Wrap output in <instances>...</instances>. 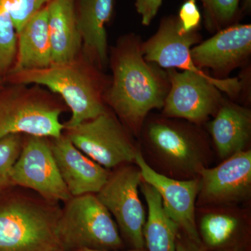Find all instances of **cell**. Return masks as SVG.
Instances as JSON below:
<instances>
[{"label":"cell","instance_id":"484cf974","mask_svg":"<svg viewBox=\"0 0 251 251\" xmlns=\"http://www.w3.org/2000/svg\"><path fill=\"white\" fill-rule=\"evenodd\" d=\"M177 18L180 27L184 32L198 30L202 16L196 4V0H186L181 5Z\"/></svg>","mask_w":251,"mask_h":251},{"label":"cell","instance_id":"4fadbf2b","mask_svg":"<svg viewBox=\"0 0 251 251\" xmlns=\"http://www.w3.org/2000/svg\"><path fill=\"white\" fill-rule=\"evenodd\" d=\"M196 221L206 251H251L250 211L240 205L196 207Z\"/></svg>","mask_w":251,"mask_h":251},{"label":"cell","instance_id":"7a4b0ae2","mask_svg":"<svg viewBox=\"0 0 251 251\" xmlns=\"http://www.w3.org/2000/svg\"><path fill=\"white\" fill-rule=\"evenodd\" d=\"M138 139L140 152L151 168L173 179L199 178L212 161L214 151L202 126L163 114H149Z\"/></svg>","mask_w":251,"mask_h":251},{"label":"cell","instance_id":"44dd1931","mask_svg":"<svg viewBox=\"0 0 251 251\" xmlns=\"http://www.w3.org/2000/svg\"><path fill=\"white\" fill-rule=\"evenodd\" d=\"M140 190L148 205V218L143 228L147 251H176V239L179 228L168 215L159 193L142 181Z\"/></svg>","mask_w":251,"mask_h":251},{"label":"cell","instance_id":"30bf717a","mask_svg":"<svg viewBox=\"0 0 251 251\" xmlns=\"http://www.w3.org/2000/svg\"><path fill=\"white\" fill-rule=\"evenodd\" d=\"M170 90L162 114L202 126L214 117L224 97L215 84L195 73L167 70Z\"/></svg>","mask_w":251,"mask_h":251},{"label":"cell","instance_id":"7c38bea8","mask_svg":"<svg viewBox=\"0 0 251 251\" xmlns=\"http://www.w3.org/2000/svg\"><path fill=\"white\" fill-rule=\"evenodd\" d=\"M199 179L196 207L248 202L251 196V150L235 153L214 168H203Z\"/></svg>","mask_w":251,"mask_h":251},{"label":"cell","instance_id":"ac0fdd59","mask_svg":"<svg viewBox=\"0 0 251 251\" xmlns=\"http://www.w3.org/2000/svg\"><path fill=\"white\" fill-rule=\"evenodd\" d=\"M206 129L218 156L222 161L249 150L251 137V111L224 99Z\"/></svg>","mask_w":251,"mask_h":251},{"label":"cell","instance_id":"d6986e66","mask_svg":"<svg viewBox=\"0 0 251 251\" xmlns=\"http://www.w3.org/2000/svg\"><path fill=\"white\" fill-rule=\"evenodd\" d=\"M48 9L52 64L72 62L80 55L82 49L74 0H52Z\"/></svg>","mask_w":251,"mask_h":251},{"label":"cell","instance_id":"8992f818","mask_svg":"<svg viewBox=\"0 0 251 251\" xmlns=\"http://www.w3.org/2000/svg\"><path fill=\"white\" fill-rule=\"evenodd\" d=\"M59 214L52 206L24 198L0 204V251H62Z\"/></svg>","mask_w":251,"mask_h":251},{"label":"cell","instance_id":"4316f807","mask_svg":"<svg viewBox=\"0 0 251 251\" xmlns=\"http://www.w3.org/2000/svg\"><path fill=\"white\" fill-rule=\"evenodd\" d=\"M163 0H135L137 11L141 16L142 24L149 26L156 17Z\"/></svg>","mask_w":251,"mask_h":251},{"label":"cell","instance_id":"cb8c5ba5","mask_svg":"<svg viewBox=\"0 0 251 251\" xmlns=\"http://www.w3.org/2000/svg\"><path fill=\"white\" fill-rule=\"evenodd\" d=\"M23 145L22 135L13 134L0 139V189L11 182V173Z\"/></svg>","mask_w":251,"mask_h":251},{"label":"cell","instance_id":"603a6c76","mask_svg":"<svg viewBox=\"0 0 251 251\" xmlns=\"http://www.w3.org/2000/svg\"><path fill=\"white\" fill-rule=\"evenodd\" d=\"M208 30L219 31L232 25L239 14L240 0H202Z\"/></svg>","mask_w":251,"mask_h":251},{"label":"cell","instance_id":"6da1fadb","mask_svg":"<svg viewBox=\"0 0 251 251\" xmlns=\"http://www.w3.org/2000/svg\"><path fill=\"white\" fill-rule=\"evenodd\" d=\"M142 41L135 34L120 38L110 56L112 77L104 101L133 136L153 110L163 108L170 90L168 73L148 62Z\"/></svg>","mask_w":251,"mask_h":251},{"label":"cell","instance_id":"ba28073f","mask_svg":"<svg viewBox=\"0 0 251 251\" xmlns=\"http://www.w3.org/2000/svg\"><path fill=\"white\" fill-rule=\"evenodd\" d=\"M201 42L198 30L184 32L177 16H169L161 20L158 30L148 41L142 43L143 56L148 62L161 69H179L202 75L212 81L221 92L230 98L237 97L242 84L237 77L217 78L196 67L191 59L192 46Z\"/></svg>","mask_w":251,"mask_h":251},{"label":"cell","instance_id":"9c48e42d","mask_svg":"<svg viewBox=\"0 0 251 251\" xmlns=\"http://www.w3.org/2000/svg\"><path fill=\"white\" fill-rule=\"evenodd\" d=\"M143 181L138 167L123 165L110 173L97 198L115 220L124 242L132 249H145L143 228L146 216L139 195Z\"/></svg>","mask_w":251,"mask_h":251},{"label":"cell","instance_id":"4dcf8cb0","mask_svg":"<svg viewBox=\"0 0 251 251\" xmlns=\"http://www.w3.org/2000/svg\"></svg>","mask_w":251,"mask_h":251},{"label":"cell","instance_id":"83f0119b","mask_svg":"<svg viewBox=\"0 0 251 251\" xmlns=\"http://www.w3.org/2000/svg\"><path fill=\"white\" fill-rule=\"evenodd\" d=\"M176 251H206L202 244L193 241L182 231L179 230L176 239Z\"/></svg>","mask_w":251,"mask_h":251},{"label":"cell","instance_id":"7402d4cb","mask_svg":"<svg viewBox=\"0 0 251 251\" xmlns=\"http://www.w3.org/2000/svg\"><path fill=\"white\" fill-rule=\"evenodd\" d=\"M12 0H0V76L11 70L17 54L18 36L11 16Z\"/></svg>","mask_w":251,"mask_h":251},{"label":"cell","instance_id":"e0dca14e","mask_svg":"<svg viewBox=\"0 0 251 251\" xmlns=\"http://www.w3.org/2000/svg\"><path fill=\"white\" fill-rule=\"evenodd\" d=\"M82 55L100 70L108 62L106 25L113 15L115 0H74Z\"/></svg>","mask_w":251,"mask_h":251},{"label":"cell","instance_id":"9a60e30c","mask_svg":"<svg viewBox=\"0 0 251 251\" xmlns=\"http://www.w3.org/2000/svg\"><path fill=\"white\" fill-rule=\"evenodd\" d=\"M251 53V25H232L191 49V59L199 69L213 71L217 78L228 75Z\"/></svg>","mask_w":251,"mask_h":251},{"label":"cell","instance_id":"f1b7e54d","mask_svg":"<svg viewBox=\"0 0 251 251\" xmlns=\"http://www.w3.org/2000/svg\"><path fill=\"white\" fill-rule=\"evenodd\" d=\"M75 251H147L146 249H143V250H138V249H129V250H113V251H105V250H95V249H83L80 250Z\"/></svg>","mask_w":251,"mask_h":251},{"label":"cell","instance_id":"3957f363","mask_svg":"<svg viewBox=\"0 0 251 251\" xmlns=\"http://www.w3.org/2000/svg\"><path fill=\"white\" fill-rule=\"evenodd\" d=\"M4 80L7 84L42 85L59 94L72 111L65 129L92 120L108 109L104 95L110 80L82 54L72 62L44 69L9 72Z\"/></svg>","mask_w":251,"mask_h":251},{"label":"cell","instance_id":"f546056e","mask_svg":"<svg viewBox=\"0 0 251 251\" xmlns=\"http://www.w3.org/2000/svg\"><path fill=\"white\" fill-rule=\"evenodd\" d=\"M4 77L0 76V88H1V87H2L3 85H4Z\"/></svg>","mask_w":251,"mask_h":251},{"label":"cell","instance_id":"52a82bcc","mask_svg":"<svg viewBox=\"0 0 251 251\" xmlns=\"http://www.w3.org/2000/svg\"><path fill=\"white\" fill-rule=\"evenodd\" d=\"M66 130L75 147L108 170L134 163L140 151L134 136L110 109Z\"/></svg>","mask_w":251,"mask_h":251},{"label":"cell","instance_id":"277c9868","mask_svg":"<svg viewBox=\"0 0 251 251\" xmlns=\"http://www.w3.org/2000/svg\"><path fill=\"white\" fill-rule=\"evenodd\" d=\"M62 105L40 87L7 84L0 88V139L13 134L57 138L65 129Z\"/></svg>","mask_w":251,"mask_h":251},{"label":"cell","instance_id":"2e32d148","mask_svg":"<svg viewBox=\"0 0 251 251\" xmlns=\"http://www.w3.org/2000/svg\"><path fill=\"white\" fill-rule=\"evenodd\" d=\"M51 150L63 181L72 197L97 194L106 183L108 170L75 147L67 135L53 138Z\"/></svg>","mask_w":251,"mask_h":251},{"label":"cell","instance_id":"ffe728a7","mask_svg":"<svg viewBox=\"0 0 251 251\" xmlns=\"http://www.w3.org/2000/svg\"><path fill=\"white\" fill-rule=\"evenodd\" d=\"M17 36L16 62L9 72L44 69L52 64L48 5L23 25Z\"/></svg>","mask_w":251,"mask_h":251},{"label":"cell","instance_id":"5b68a950","mask_svg":"<svg viewBox=\"0 0 251 251\" xmlns=\"http://www.w3.org/2000/svg\"><path fill=\"white\" fill-rule=\"evenodd\" d=\"M67 202L57 224L63 251L123 249L125 244L116 223L97 195L75 196Z\"/></svg>","mask_w":251,"mask_h":251},{"label":"cell","instance_id":"d4e9b609","mask_svg":"<svg viewBox=\"0 0 251 251\" xmlns=\"http://www.w3.org/2000/svg\"><path fill=\"white\" fill-rule=\"evenodd\" d=\"M52 0H12L11 16L16 31L22 28L28 20L47 6Z\"/></svg>","mask_w":251,"mask_h":251},{"label":"cell","instance_id":"5bb4252c","mask_svg":"<svg viewBox=\"0 0 251 251\" xmlns=\"http://www.w3.org/2000/svg\"><path fill=\"white\" fill-rule=\"evenodd\" d=\"M134 163L140 169L143 181L159 193L165 209L180 230L202 244L196 221V201L201 186L199 178L180 180L159 174L145 162L140 149Z\"/></svg>","mask_w":251,"mask_h":251},{"label":"cell","instance_id":"8fae6325","mask_svg":"<svg viewBox=\"0 0 251 251\" xmlns=\"http://www.w3.org/2000/svg\"><path fill=\"white\" fill-rule=\"evenodd\" d=\"M11 182L34 190L49 201H68L72 198L46 138L29 135L23 142L11 173Z\"/></svg>","mask_w":251,"mask_h":251}]
</instances>
